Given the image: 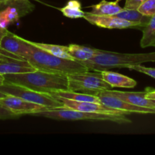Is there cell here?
I'll use <instances>...</instances> for the list:
<instances>
[{"mask_svg": "<svg viewBox=\"0 0 155 155\" xmlns=\"http://www.w3.org/2000/svg\"><path fill=\"white\" fill-rule=\"evenodd\" d=\"M6 82L43 93L51 94L57 91L68 90L67 75L36 70L32 72L4 75Z\"/></svg>", "mask_w": 155, "mask_h": 155, "instance_id": "obj_1", "label": "cell"}, {"mask_svg": "<svg viewBox=\"0 0 155 155\" xmlns=\"http://www.w3.org/2000/svg\"><path fill=\"white\" fill-rule=\"evenodd\" d=\"M28 43L30 45V51L25 59L36 70L65 75L89 71L78 61L57 57Z\"/></svg>", "mask_w": 155, "mask_h": 155, "instance_id": "obj_2", "label": "cell"}, {"mask_svg": "<svg viewBox=\"0 0 155 155\" xmlns=\"http://www.w3.org/2000/svg\"><path fill=\"white\" fill-rule=\"evenodd\" d=\"M147 61H155V52L149 54H123L97 49L91 59L78 61L91 71H100L112 68H126L128 65L141 64Z\"/></svg>", "mask_w": 155, "mask_h": 155, "instance_id": "obj_3", "label": "cell"}, {"mask_svg": "<svg viewBox=\"0 0 155 155\" xmlns=\"http://www.w3.org/2000/svg\"><path fill=\"white\" fill-rule=\"evenodd\" d=\"M33 115L58 120H101L111 121L119 124H130L132 122L129 118L126 117V115H113L81 111L64 107L48 109L44 111L33 114Z\"/></svg>", "mask_w": 155, "mask_h": 155, "instance_id": "obj_4", "label": "cell"}, {"mask_svg": "<svg viewBox=\"0 0 155 155\" xmlns=\"http://www.w3.org/2000/svg\"><path fill=\"white\" fill-rule=\"evenodd\" d=\"M67 77L68 91L94 95L99 91L112 89V87L103 80L101 74L99 71L90 72L88 71L74 73L68 74Z\"/></svg>", "mask_w": 155, "mask_h": 155, "instance_id": "obj_5", "label": "cell"}, {"mask_svg": "<svg viewBox=\"0 0 155 155\" xmlns=\"http://www.w3.org/2000/svg\"><path fill=\"white\" fill-rule=\"evenodd\" d=\"M0 92L5 95H13L30 102L41 104L50 109L64 107L62 101L56 100L50 94L36 92L24 86L6 81H5L4 84L0 86Z\"/></svg>", "mask_w": 155, "mask_h": 155, "instance_id": "obj_6", "label": "cell"}, {"mask_svg": "<svg viewBox=\"0 0 155 155\" xmlns=\"http://www.w3.org/2000/svg\"><path fill=\"white\" fill-rule=\"evenodd\" d=\"M2 5L5 8L0 10V27L4 29H7L9 24L18 21L33 8V5L29 0L6 1Z\"/></svg>", "mask_w": 155, "mask_h": 155, "instance_id": "obj_7", "label": "cell"}, {"mask_svg": "<svg viewBox=\"0 0 155 155\" xmlns=\"http://www.w3.org/2000/svg\"><path fill=\"white\" fill-rule=\"evenodd\" d=\"M30 51V45L26 39L11 33L8 30L0 41V52L3 54L25 59Z\"/></svg>", "mask_w": 155, "mask_h": 155, "instance_id": "obj_8", "label": "cell"}, {"mask_svg": "<svg viewBox=\"0 0 155 155\" xmlns=\"http://www.w3.org/2000/svg\"><path fill=\"white\" fill-rule=\"evenodd\" d=\"M53 96V95H52ZM56 100L62 101L64 107L72 109V110H81V111L92 112V113L99 114H106L113 115H128L131 113L127 111H124L122 110L112 108L108 107L102 103L96 102H87V101H76L72 100L66 99V98H59L57 96H53Z\"/></svg>", "mask_w": 155, "mask_h": 155, "instance_id": "obj_9", "label": "cell"}, {"mask_svg": "<svg viewBox=\"0 0 155 155\" xmlns=\"http://www.w3.org/2000/svg\"><path fill=\"white\" fill-rule=\"evenodd\" d=\"M0 103L4 107L10 110L15 114L21 116L22 114H32L48 110V107L36 103L26 101L18 97L7 95L5 98L0 99Z\"/></svg>", "mask_w": 155, "mask_h": 155, "instance_id": "obj_10", "label": "cell"}, {"mask_svg": "<svg viewBox=\"0 0 155 155\" xmlns=\"http://www.w3.org/2000/svg\"><path fill=\"white\" fill-rule=\"evenodd\" d=\"M94 95L98 97L102 104H105L108 107H112V108L124 110V111L129 112L131 114H155V108L141 107V106L130 104V103L126 102V101H122L120 98L114 96L106 90L99 91V92H95Z\"/></svg>", "mask_w": 155, "mask_h": 155, "instance_id": "obj_11", "label": "cell"}, {"mask_svg": "<svg viewBox=\"0 0 155 155\" xmlns=\"http://www.w3.org/2000/svg\"><path fill=\"white\" fill-rule=\"evenodd\" d=\"M90 24L97 27L106 29H126V28H143L144 26L140 23L132 22L121 19L115 16H103L96 15L91 12H85L84 16Z\"/></svg>", "mask_w": 155, "mask_h": 155, "instance_id": "obj_12", "label": "cell"}, {"mask_svg": "<svg viewBox=\"0 0 155 155\" xmlns=\"http://www.w3.org/2000/svg\"><path fill=\"white\" fill-rule=\"evenodd\" d=\"M36 71L25 59L13 57L0 52V74H21Z\"/></svg>", "mask_w": 155, "mask_h": 155, "instance_id": "obj_13", "label": "cell"}, {"mask_svg": "<svg viewBox=\"0 0 155 155\" xmlns=\"http://www.w3.org/2000/svg\"><path fill=\"white\" fill-rule=\"evenodd\" d=\"M106 91L114 96L130 104L141 106V107L155 108L154 104H153L151 100L145 98V92H122V91L112 90V89H109Z\"/></svg>", "mask_w": 155, "mask_h": 155, "instance_id": "obj_14", "label": "cell"}, {"mask_svg": "<svg viewBox=\"0 0 155 155\" xmlns=\"http://www.w3.org/2000/svg\"><path fill=\"white\" fill-rule=\"evenodd\" d=\"M99 72L101 74L103 80L112 88H134L137 85V82L135 80L119 73L109 71L108 70L100 71Z\"/></svg>", "mask_w": 155, "mask_h": 155, "instance_id": "obj_15", "label": "cell"}, {"mask_svg": "<svg viewBox=\"0 0 155 155\" xmlns=\"http://www.w3.org/2000/svg\"><path fill=\"white\" fill-rule=\"evenodd\" d=\"M119 2V0H115L113 2L102 0L97 4L93 5L91 6V13L96 15L113 16L123 9V8L120 7Z\"/></svg>", "mask_w": 155, "mask_h": 155, "instance_id": "obj_16", "label": "cell"}, {"mask_svg": "<svg viewBox=\"0 0 155 155\" xmlns=\"http://www.w3.org/2000/svg\"><path fill=\"white\" fill-rule=\"evenodd\" d=\"M53 96H57L59 98H66V99L72 100L76 101H87V102H96L101 103L100 100L99 99L97 95H91V94L83 93L79 92H73V91L64 90V91H57L50 94Z\"/></svg>", "mask_w": 155, "mask_h": 155, "instance_id": "obj_17", "label": "cell"}, {"mask_svg": "<svg viewBox=\"0 0 155 155\" xmlns=\"http://www.w3.org/2000/svg\"><path fill=\"white\" fill-rule=\"evenodd\" d=\"M68 52L74 61H84L92 58L96 54L97 49L88 48V47L81 46V45L71 44L67 46Z\"/></svg>", "mask_w": 155, "mask_h": 155, "instance_id": "obj_18", "label": "cell"}, {"mask_svg": "<svg viewBox=\"0 0 155 155\" xmlns=\"http://www.w3.org/2000/svg\"><path fill=\"white\" fill-rule=\"evenodd\" d=\"M27 42H30L32 45H35L37 48L40 49L44 50L50 54H53L57 57L62 58L69 59V60H74L73 58L68 54L67 46L59 45H54V44H47V43H40V42H35L32 41L27 40Z\"/></svg>", "mask_w": 155, "mask_h": 155, "instance_id": "obj_19", "label": "cell"}, {"mask_svg": "<svg viewBox=\"0 0 155 155\" xmlns=\"http://www.w3.org/2000/svg\"><path fill=\"white\" fill-rule=\"evenodd\" d=\"M143 35L140 45L141 48L155 47V15L150 18V21L142 28Z\"/></svg>", "mask_w": 155, "mask_h": 155, "instance_id": "obj_20", "label": "cell"}, {"mask_svg": "<svg viewBox=\"0 0 155 155\" xmlns=\"http://www.w3.org/2000/svg\"><path fill=\"white\" fill-rule=\"evenodd\" d=\"M113 16L117 17L121 19L126 20V21H132V22L140 23L143 26H145L150 21L151 17H147L143 15L142 14L140 13L138 10L135 9H126L123 8L122 10L117 13L116 15Z\"/></svg>", "mask_w": 155, "mask_h": 155, "instance_id": "obj_21", "label": "cell"}, {"mask_svg": "<svg viewBox=\"0 0 155 155\" xmlns=\"http://www.w3.org/2000/svg\"><path fill=\"white\" fill-rule=\"evenodd\" d=\"M59 11L64 16L69 18H81L84 16L85 12L81 9L80 2L78 0H70L63 8H59Z\"/></svg>", "mask_w": 155, "mask_h": 155, "instance_id": "obj_22", "label": "cell"}, {"mask_svg": "<svg viewBox=\"0 0 155 155\" xmlns=\"http://www.w3.org/2000/svg\"><path fill=\"white\" fill-rule=\"evenodd\" d=\"M137 10L144 16H153L155 15V0H146Z\"/></svg>", "mask_w": 155, "mask_h": 155, "instance_id": "obj_23", "label": "cell"}, {"mask_svg": "<svg viewBox=\"0 0 155 155\" xmlns=\"http://www.w3.org/2000/svg\"><path fill=\"white\" fill-rule=\"evenodd\" d=\"M126 68H129V70H133L138 72L142 73V74H146L152 78L155 79V68H147V67L142 66L141 64H132L128 65Z\"/></svg>", "mask_w": 155, "mask_h": 155, "instance_id": "obj_24", "label": "cell"}, {"mask_svg": "<svg viewBox=\"0 0 155 155\" xmlns=\"http://www.w3.org/2000/svg\"><path fill=\"white\" fill-rule=\"evenodd\" d=\"M20 116L15 114L13 112L11 111L8 108L2 105L0 103V120H8V119H14V118H18Z\"/></svg>", "mask_w": 155, "mask_h": 155, "instance_id": "obj_25", "label": "cell"}, {"mask_svg": "<svg viewBox=\"0 0 155 155\" xmlns=\"http://www.w3.org/2000/svg\"><path fill=\"white\" fill-rule=\"evenodd\" d=\"M144 1L146 0H126L124 8L137 10Z\"/></svg>", "mask_w": 155, "mask_h": 155, "instance_id": "obj_26", "label": "cell"}, {"mask_svg": "<svg viewBox=\"0 0 155 155\" xmlns=\"http://www.w3.org/2000/svg\"><path fill=\"white\" fill-rule=\"evenodd\" d=\"M145 98L150 100H155V89L150 87L146 88Z\"/></svg>", "mask_w": 155, "mask_h": 155, "instance_id": "obj_27", "label": "cell"}, {"mask_svg": "<svg viewBox=\"0 0 155 155\" xmlns=\"http://www.w3.org/2000/svg\"><path fill=\"white\" fill-rule=\"evenodd\" d=\"M6 31H7V29L2 28V27H0V41H1L2 38L3 36L5 35V33H6Z\"/></svg>", "mask_w": 155, "mask_h": 155, "instance_id": "obj_28", "label": "cell"}, {"mask_svg": "<svg viewBox=\"0 0 155 155\" xmlns=\"http://www.w3.org/2000/svg\"><path fill=\"white\" fill-rule=\"evenodd\" d=\"M5 81V79L4 75H2V74H0V86H2V84H4Z\"/></svg>", "mask_w": 155, "mask_h": 155, "instance_id": "obj_29", "label": "cell"}, {"mask_svg": "<svg viewBox=\"0 0 155 155\" xmlns=\"http://www.w3.org/2000/svg\"><path fill=\"white\" fill-rule=\"evenodd\" d=\"M6 95H5V94L3 93V92H0V99H1V98H5Z\"/></svg>", "mask_w": 155, "mask_h": 155, "instance_id": "obj_30", "label": "cell"}, {"mask_svg": "<svg viewBox=\"0 0 155 155\" xmlns=\"http://www.w3.org/2000/svg\"><path fill=\"white\" fill-rule=\"evenodd\" d=\"M6 1H7V0H0V5H2L3 3L5 2Z\"/></svg>", "mask_w": 155, "mask_h": 155, "instance_id": "obj_31", "label": "cell"}, {"mask_svg": "<svg viewBox=\"0 0 155 155\" xmlns=\"http://www.w3.org/2000/svg\"><path fill=\"white\" fill-rule=\"evenodd\" d=\"M151 101L153 102V104H154V106H155V100H151Z\"/></svg>", "mask_w": 155, "mask_h": 155, "instance_id": "obj_32", "label": "cell"}, {"mask_svg": "<svg viewBox=\"0 0 155 155\" xmlns=\"http://www.w3.org/2000/svg\"><path fill=\"white\" fill-rule=\"evenodd\" d=\"M7 1H12V0H7Z\"/></svg>", "mask_w": 155, "mask_h": 155, "instance_id": "obj_33", "label": "cell"}]
</instances>
